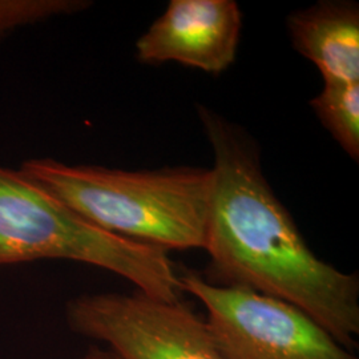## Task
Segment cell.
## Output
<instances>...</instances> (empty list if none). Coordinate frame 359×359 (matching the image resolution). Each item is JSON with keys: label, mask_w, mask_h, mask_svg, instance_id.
Masks as SVG:
<instances>
[{"label": "cell", "mask_w": 359, "mask_h": 359, "mask_svg": "<svg viewBox=\"0 0 359 359\" xmlns=\"http://www.w3.org/2000/svg\"><path fill=\"white\" fill-rule=\"evenodd\" d=\"M198 115L215 158L203 249L218 285L285 301L351 348L359 335L358 276L309 248L244 132L205 107Z\"/></svg>", "instance_id": "6da1fadb"}, {"label": "cell", "mask_w": 359, "mask_h": 359, "mask_svg": "<svg viewBox=\"0 0 359 359\" xmlns=\"http://www.w3.org/2000/svg\"><path fill=\"white\" fill-rule=\"evenodd\" d=\"M19 170L108 233L165 250L204 246L210 169L130 172L29 158Z\"/></svg>", "instance_id": "7a4b0ae2"}, {"label": "cell", "mask_w": 359, "mask_h": 359, "mask_svg": "<svg viewBox=\"0 0 359 359\" xmlns=\"http://www.w3.org/2000/svg\"><path fill=\"white\" fill-rule=\"evenodd\" d=\"M41 259L108 270L163 301L184 293L165 249L92 225L19 169L0 165V266Z\"/></svg>", "instance_id": "3957f363"}, {"label": "cell", "mask_w": 359, "mask_h": 359, "mask_svg": "<svg viewBox=\"0 0 359 359\" xmlns=\"http://www.w3.org/2000/svg\"><path fill=\"white\" fill-rule=\"evenodd\" d=\"M182 292L206 309V322L225 359H358L306 313L250 289L179 271Z\"/></svg>", "instance_id": "277c9868"}, {"label": "cell", "mask_w": 359, "mask_h": 359, "mask_svg": "<svg viewBox=\"0 0 359 359\" xmlns=\"http://www.w3.org/2000/svg\"><path fill=\"white\" fill-rule=\"evenodd\" d=\"M65 318L75 333L108 345L118 359H225L192 308L140 290L79 295Z\"/></svg>", "instance_id": "5b68a950"}, {"label": "cell", "mask_w": 359, "mask_h": 359, "mask_svg": "<svg viewBox=\"0 0 359 359\" xmlns=\"http://www.w3.org/2000/svg\"><path fill=\"white\" fill-rule=\"evenodd\" d=\"M241 26L243 15L233 0H170L137 40V57L221 74L236 60Z\"/></svg>", "instance_id": "8992f818"}, {"label": "cell", "mask_w": 359, "mask_h": 359, "mask_svg": "<svg viewBox=\"0 0 359 359\" xmlns=\"http://www.w3.org/2000/svg\"><path fill=\"white\" fill-rule=\"evenodd\" d=\"M292 44L323 81L359 83V8L351 1H320L289 15Z\"/></svg>", "instance_id": "52a82bcc"}, {"label": "cell", "mask_w": 359, "mask_h": 359, "mask_svg": "<svg viewBox=\"0 0 359 359\" xmlns=\"http://www.w3.org/2000/svg\"><path fill=\"white\" fill-rule=\"evenodd\" d=\"M310 107L353 160L359 158V83L323 81Z\"/></svg>", "instance_id": "ba28073f"}, {"label": "cell", "mask_w": 359, "mask_h": 359, "mask_svg": "<svg viewBox=\"0 0 359 359\" xmlns=\"http://www.w3.org/2000/svg\"><path fill=\"white\" fill-rule=\"evenodd\" d=\"M88 7L90 3L86 0H0V39L25 27L80 13Z\"/></svg>", "instance_id": "9c48e42d"}, {"label": "cell", "mask_w": 359, "mask_h": 359, "mask_svg": "<svg viewBox=\"0 0 359 359\" xmlns=\"http://www.w3.org/2000/svg\"><path fill=\"white\" fill-rule=\"evenodd\" d=\"M81 359H118L112 353H107L99 348H92Z\"/></svg>", "instance_id": "30bf717a"}]
</instances>
